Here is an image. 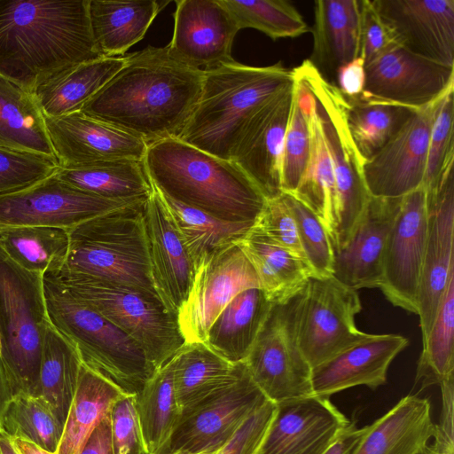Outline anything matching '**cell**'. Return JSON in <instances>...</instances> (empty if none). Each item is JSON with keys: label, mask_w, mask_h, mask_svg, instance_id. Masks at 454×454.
<instances>
[{"label": "cell", "mask_w": 454, "mask_h": 454, "mask_svg": "<svg viewBox=\"0 0 454 454\" xmlns=\"http://www.w3.org/2000/svg\"><path fill=\"white\" fill-rule=\"evenodd\" d=\"M295 76L317 104L325 140L331 157L335 187V222L330 239L333 250L348 239L371 195L363 176L364 161L350 137L343 108V95L308 60L294 68Z\"/></svg>", "instance_id": "cell-9"}, {"label": "cell", "mask_w": 454, "mask_h": 454, "mask_svg": "<svg viewBox=\"0 0 454 454\" xmlns=\"http://www.w3.org/2000/svg\"><path fill=\"white\" fill-rule=\"evenodd\" d=\"M169 364L182 412L234 382L243 365L229 363L204 342H186Z\"/></svg>", "instance_id": "cell-31"}, {"label": "cell", "mask_w": 454, "mask_h": 454, "mask_svg": "<svg viewBox=\"0 0 454 454\" xmlns=\"http://www.w3.org/2000/svg\"><path fill=\"white\" fill-rule=\"evenodd\" d=\"M439 386L442 393V412L439 424H435L433 443L454 451V375L442 381Z\"/></svg>", "instance_id": "cell-54"}, {"label": "cell", "mask_w": 454, "mask_h": 454, "mask_svg": "<svg viewBox=\"0 0 454 454\" xmlns=\"http://www.w3.org/2000/svg\"><path fill=\"white\" fill-rule=\"evenodd\" d=\"M161 4L155 0H90V29L99 54L124 56L144 38Z\"/></svg>", "instance_id": "cell-30"}, {"label": "cell", "mask_w": 454, "mask_h": 454, "mask_svg": "<svg viewBox=\"0 0 454 454\" xmlns=\"http://www.w3.org/2000/svg\"><path fill=\"white\" fill-rule=\"evenodd\" d=\"M434 434L429 400L409 395L368 425L353 454H418Z\"/></svg>", "instance_id": "cell-28"}, {"label": "cell", "mask_w": 454, "mask_h": 454, "mask_svg": "<svg viewBox=\"0 0 454 454\" xmlns=\"http://www.w3.org/2000/svg\"><path fill=\"white\" fill-rule=\"evenodd\" d=\"M367 429L368 425L358 428L351 422L323 454H353Z\"/></svg>", "instance_id": "cell-56"}, {"label": "cell", "mask_w": 454, "mask_h": 454, "mask_svg": "<svg viewBox=\"0 0 454 454\" xmlns=\"http://www.w3.org/2000/svg\"><path fill=\"white\" fill-rule=\"evenodd\" d=\"M273 304L259 286L239 292L213 321L203 342L232 364L244 362Z\"/></svg>", "instance_id": "cell-29"}, {"label": "cell", "mask_w": 454, "mask_h": 454, "mask_svg": "<svg viewBox=\"0 0 454 454\" xmlns=\"http://www.w3.org/2000/svg\"><path fill=\"white\" fill-rule=\"evenodd\" d=\"M437 100L415 111L395 136L364 161L363 176L371 196L400 198L423 185Z\"/></svg>", "instance_id": "cell-18"}, {"label": "cell", "mask_w": 454, "mask_h": 454, "mask_svg": "<svg viewBox=\"0 0 454 454\" xmlns=\"http://www.w3.org/2000/svg\"><path fill=\"white\" fill-rule=\"evenodd\" d=\"M281 196L294 217L305 260L315 276H333V249L324 225L294 195L283 192Z\"/></svg>", "instance_id": "cell-48"}, {"label": "cell", "mask_w": 454, "mask_h": 454, "mask_svg": "<svg viewBox=\"0 0 454 454\" xmlns=\"http://www.w3.org/2000/svg\"><path fill=\"white\" fill-rule=\"evenodd\" d=\"M454 273L440 301L431 329L423 341L415 384L420 390L454 375Z\"/></svg>", "instance_id": "cell-43"}, {"label": "cell", "mask_w": 454, "mask_h": 454, "mask_svg": "<svg viewBox=\"0 0 454 454\" xmlns=\"http://www.w3.org/2000/svg\"><path fill=\"white\" fill-rule=\"evenodd\" d=\"M221 1L232 16L239 30L254 28L272 40L298 37L310 30L298 10L288 1Z\"/></svg>", "instance_id": "cell-44"}, {"label": "cell", "mask_w": 454, "mask_h": 454, "mask_svg": "<svg viewBox=\"0 0 454 454\" xmlns=\"http://www.w3.org/2000/svg\"><path fill=\"white\" fill-rule=\"evenodd\" d=\"M418 454H454V452L447 451L433 443L427 445Z\"/></svg>", "instance_id": "cell-60"}, {"label": "cell", "mask_w": 454, "mask_h": 454, "mask_svg": "<svg viewBox=\"0 0 454 454\" xmlns=\"http://www.w3.org/2000/svg\"><path fill=\"white\" fill-rule=\"evenodd\" d=\"M276 405L255 454H323L351 423L328 397L310 395Z\"/></svg>", "instance_id": "cell-21"}, {"label": "cell", "mask_w": 454, "mask_h": 454, "mask_svg": "<svg viewBox=\"0 0 454 454\" xmlns=\"http://www.w3.org/2000/svg\"><path fill=\"white\" fill-rule=\"evenodd\" d=\"M160 195L196 270L212 254L231 243L239 242L254 227L252 223L228 222L215 218L200 209L160 193Z\"/></svg>", "instance_id": "cell-40"}, {"label": "cell", "mask_w": 454, "mask_h": 454, "mask_svg": "<svg viewBox=\"0 0 454 454\" xmlns=\"http://www.w3.org/2000/svg\"><path fill=\"white\" fill-rule=\"evenodd\" d=\"M293 92L294 85L267 101L248 119L231 158L267 200L283 193L280 163Z\"/></svg>", "instance_id": "cell-19"}, {"label": "cell", "mask_w": 454, "mask_h": 454, "mask_svg": "<svg viewBox=\"0 0 454 454\" xmlns=\"http://www.w3.org/2000/svg\"><path fill=\"white\" fill-rule=\"evenodd\" d=\"M144 164L160 194L215 218L256 223L267 199L231 160H226L177 138L147 146Z\"/></svg>", "instance_id": "cell-3"}, {"label": "cell", "mask_w": 454, "mask_h": 454, "mask_svg": "<svg viewBox=\"0 0 454 454\" xmlns=\"http://www.w3.org/2000/svg\"><path fill=\"white\" fill-rule=\"evenodd\" d=\"M259 286L254 266L239 242L205 259L196 270L189 295L177 313L185 342H203L223 309L239 292Z\"/></svg>", "instance_id": "cell-13"}, {"label": "cell", "mask_w": 454, "mask_h": 454, "mask_svg": "<svg viewBox=\"0 0 454 454\" xmlns=\"http://www.w3.org/2000/svg\"><path fill=\"white\" fill-rule=\"evenodd\" d=\"M294 297L273 304L244 361L253 381L275 404L313 395L311 367L294 330Z\"/></svg>", "instance_id": "cell-11"}, {"label": "cell", "mask_w": 454, "mask_h": 454, "mask_svg": "<svg viewBox=\"0 0 454 454\" xmlns=\"http://www.w3.org/2000/svg\"><path fill=\"white\" fill-rule=\"evenodd\" d=\"M124 394L82 363L58 454H80L93 430Z\"/></svg>", "instance_id": "cell-38"}, {"label": "cell", "mask_w": 454, "mask_h": 454, "mask_svg": "<svg viewBox=\"0 0 454 454\" xmlns=\"http://www.w3.org/2000/svg\"><path fill=\"white\" fill-rule=\"evenodd\" d=\"M199 101L177 139L231 160L239 133L267 101L294 83L281 61L252 67L234 59L204 69Z\"/></svg>", "instance_id": "cell-4"}, {"label": "cell", "mask_w": 454, "mask_h": 454, "mask_svg": "<svg viewBox=\"0 0 454 454\" xmlns=\"http://www.w3.org/2000/svg\"><path fill=\"white\" fill-rule=\"evenodd\" d=\"M427 226V192L422 185L401 198L386 243L379 287L394 306L414 314H417Z\"/></svg>", "instance_id": "cell-16"}, {"label": "cell", "mask_w": 454, "mask_h": 454, "mask_svg": "<svg viewBox=\"0 0 454 454\" xmlns=\"http://www.w3.org/2000/svg\"><path fill=\"white\" fill-rule=\"evenodd\" d=\"M392 36L372 0H360V57L364 65L392 45Z\"/></svg>", "instance_id": "cell-53"}, {"label": "cell", "mask_w": 454, "mask_h": 454, "mask_svg": "<svg viewBox=\"0 0 454 454\" xmlns=\"http://www.w3.org/2000/svg\"><path fill=\"white\" fill-rule=\"evenodd\" d=\"M281 195L267 200L254 228L272 242L305 260L294 217Z\"/></svg>", "instance_id": "cell-51"}, {"label": "cell", "mask_w": 454, "mask_h": 454, "mask_svg": "<svg viewBox=\"0 0 454 454\" xmlns=\"http://www.w3.org/2000/svg\"><path fill=\"white\" fill-rule=\"evenodd\" d=\"M135 399L147 452L161 454L182 415L169 362L154 372Z\"/></svg>", "instance_id": "cell-41"}, {"label": "cell", "mask_w": 454, "mask_h": 454, "mask_svg": "<svg viewBox=\"0 0 454 454\" xmlns=\"http://www.w3.org/2000/svg\"><path fill=\"white\" fill-rule=\"evenodd\" d=\"M204 71L175 59L168 46L124 55L121 68L81 108L147 145L177 138L200 96Z\"/></svg>", "instance_id": "cell-1"}, {"label": "cell", "mask_w": 454, "mask_h": 454, "mask_svg": "<svg viewBox=\"0 0 454 454\" xmlns=\"http://www.w3.org/2000/svg\"><path fill=\"white\" fill-rule=\"evenodd\" d=\"M408 345L399 334L366 335L311 369L313 395H332L356 386L376 389L387 381L394 358Z\"/></svg>", "instance_id": "cell-26"}, {"label": "cell", "mask_w": 454, "mask_h": 454, "mask_svg": "<svg viewBox=\"0 0 454 454\" xmlns=\"http://www.w3.org/2000/svg\"><path fill=\"white\" fill-rule=\"evenodd\" d=\"M268 401L243 362L234 382L182 412L161 454H215Z\"/></svg>", "instance_id": "cell-12"}, {"label": "cell", "mask_w": 454, "mask_h": 454, "mask_svg": "<svg viewBox=\"0 0 454 454\" xmlns=\"http://www.w3.org/2000/svg\"><path fill=\"white\" fill-rule=\"evenodd\" d=\"M0 454H19L14 448L11 437L0 433Z\"/></svg>", "instance_id": "cell-59"}, {"label": "cell", "mask_w": 454, "mask_h": 454, "mask_svg": "<svg viewBox=\"0 0 454 454\" xmlns=\"http://www.w3.org/2000/svg\"><path fill=\"white\" fill-rule=\"evenodd\" d=\"M239 243L255 270L260 287L274 303L288 301L315 276L305 260L272 242L254 227Z\"/></svg>", "instance_id": "cell-36"}, {"label": "cell", "mask_w": 454, "mask_h": 454, "mask_svg": "<svg viewBox=\"0 0 454 454\" xmlns=\"http://www.w3.org/2000/svg\"><path fill=\"white\" fill-rule=\"evenodd\" d=\"M131 205L136 204L106 200L75 189L55 173L29 186L0 194V227L47 226L69 231L90 219Z\"/></svg>", "instance_id": "cell-14"}, {"label": "cell", "mask_w": 454, "mask_h": 454, "mask_svg": "<svg viewBox=\"0 0 454 454\" xmlns=\"http://www.w3.org/2000/svg\"><path fill=\"white\" fill-rule=\"evenodd\" d=\"M0 356H1V340H0Z\"/></svg>", "instance_id": "cell-61"}, {"label": "cell", "mask_w": 454, "mask_h": 454, "mask_svg": "<svg viewBox=\"0 0 454 454\" xmlns=\"http://www.w3.org/2000/svg\"><path fill=\"white\" fill-rule=\"evenodd\" d=\"M0 147L56 159L33 93L1 76Z\"/></svg>", "instance_id": "cell-35"}, {"label": "cell", "mask_w": 454, "mask_h": 454, "mask_svg": "<svg viewBox=\"0 0 454 454\" xmlns=\"http://www.w3.org/2000/svg\"><path fill=\"white\" fill-rule=\"evenodd\" d=\"M361 97L419 111L454 86V67L413 54L393 43L364 65Z\"/></svg>", "instance_id": "cell-15"}, {"label": "cell", "mask_w": 454, "mask_h": 454, "mask_svg": "<svg viewBox=\"0 0 454 454\" xmlns=\"http://www.w3.org/2000/svg\"><path fill=\"white\" fill-rule=\"evenodd\" d=\"M0 247L22 269L43 276L53 275L66 263L69 231L47 226L0 227Z\"/></svg>", "instance_id": "cell-39"}, {"label": "cell", "mask_w": 454, "mask_h": 454, "mask_svg": "<svg viewBox=\"0 0 454 454\" xmlns=\"http://www.w3.org/2000/svg\"><path fill=\"white\" fill-rule=\"evenodd\" d=\"M44 121L60 168L117 159L143 160L148 146L140 137L81 111L44 116Z\"/></svg>", "instance_id": "cell-23"}, {"label": "cell", "mask_w": 454, "mask_h": 454, "mask_svg": "<svg viewBox=\"0 0 454 454\" xmlns=\"http://www.w3.org/2000/svg\"><path fill=\"white\" fill-rule=\"evenodd\" d=\"M198 454H208V453H198Z\"/></svg>", "instance_id": "cell-62"}, {"label": "cell", "mask_w": 454, "mask_h": 454, "mask_svg": "<svg viewBox=\"0 0 454 454\" xmlns=\"http://www.w3.org/2000/svg\"><path fill=\"white\" fill-rule=\"evenodd\" d=\"M109 419L113 454H148L135 395L119 398L111 408Z\"/></svg>", "instance_id": "cell-50"}, {"label": "cell", "mask_w": 454, "mask_h": 454, "mask_svg": "<svg viewBox=\"0 0 454 454\" xmlns=\"http://www.w3.org/2000/svg\"><path fill=\"white\" fill-rule=\"evenodd\" d=\"M364 83V61L361 57L344 64L337 70L335 85L346 98H356L362 96Z\"/></svg>", "instance_id": "cell-55"}, {"label": "cell", "mask_w": 454, "mask_h": 454, "mask_svg": "<svg viewBox=\"0 0 454 454\" xmlns=\"http://www.w3.org/2000/svg\"><path fill=\"white\" fill-rule=\"evenodd\" d=\"M308 59L335 85L337 70L360 57V0H317Z\"/></svg>", "instance_id": "cell-27"}, {"label": "cell", "mask_w": 454, "mask_h": 454, "mask_svg": "<svg viewBox=\"0 0 454 454\" xmlns=\"http://www.w3.org/2000/svg\"><path fill=\"white\" fill-rule=\"evenodd\" d=\"M310 146L305 86L294 75L293 101L280 163L283 192L293 194L297 189L309 163Z\"/></svg>", "instance_id": "cell-46"}, {"label": "cell", "mask_w": 454, "mask_h": 454, "mask_svg": "<svg viewBox=\"0 0 454 454\" xmlns=\"http://www.w3.org/2000/svg\"><path fill=\"white\" fill-rule=\"evenodd\" d=\"M57 176L84 192L130 204L145 203L153 192L143 160L117 159L59 168Z\"/></svg>", "instance_id": "cell-32"}, {"label": "cell", "mask_w": 454, "mask_h": 454, "mask_svg": "<svg viewBox=\"0 0 454 454\" xmlns=\"http://www.w3.org/2000/svg\"><path fill=\"white\" fill-rule=\"evenodd\" d=\"M90 0H0V76L33 93L58 73L102 56Z\"/></svg>", "instance_id": "cell-2"}, {"label": "cell", "mask_w": 454, "mask_h": 454, "mask_svg": "<svg viewBox=\"0 0 454 454\" xmlns=\"http://www.w3.org/2000/svg\"><path fill=\"white\" fill-rule=\"evenodd\" d=\"M63 429L46 405L27 395L13 396L2 420V433L32 442L53 453L58 451Z\"/></svg>", "instance_id": "cell-45"}, {"label": "cell", "mask_w": 454, "mask_h": 454, "mask_svg": "<svg viewBox=\"0 0 454 454\" xmlns=\"http://www.w3.org/2000/svg\"><path fill=\"white\" fill-rule=\"evenodd\" d=\"M144 225L155 290L166 307L177 315L189 295L196 268L155 189L144 206Z\"/></svg>", "instance_id": "cell-24"}, {"label": "cell", "mask_w": 454, "mask_h": 454, "mask_svg": "<svg viewBox=\"0 0 454 454\" xmlns=\"http://www.w3.org/2000/svg\"><path fill=\"white\" fill-rule=\"evenodd\" d=\"M304 86L311 137L310 154L306 171L292 195L317 216L330 239L335 222V187L333 165L325 140L316 98L305 84Z\"/></svg>", "instance_id": "cell-37"}, {"label": "cell", "mask_w": 454, "mask_h": 454, "mask_svg": "<svg viewBox=\"0 0 454 454\" xmlns=\"http://www.w3.org/2000/svg\"><path fill=\"white\" fill-rule=\"evenodd\" d=\"M176 5L173 35L167 45L175 59L202 70L233 60L239 28L221 0H177Z\"/></svg>", "instance_id": "cell-22"}, {"label": "cell", "mask_w": 454, "mask_h": 454, "mask_svg": "<svg viewBox=\"0 0 454 454\" xmlns=\"http://www.w3.org/2000/svg\"><path fill=\"white\" fill-rule=\"evenodd\" d=\"M277 405L270 401L252 413L215 454H255L270 427Z\"/></svg>", "instance_id": "cell-52"}, {"label": "cell", "mask_w": 454, "mask_h": 454, "mask_svg": "<svg viewBox=\"0 0 454 454\" xmlns=\"http://www.w3.org/2000/svg\"><path fill=\"white\" fill-rule=\"evenodd\" d=\"M82 360L74 345L50 322L45 328L38 380L32 396L63 427L76 392Z\"/></svg>", "instance_id": "cell-34"}, {"label": "cell", "mask_w": 454, "mask_h": 454, "mask_svg": "<svg viewBox=\"0 0 454 454\" xmlns=\"http://www.w3.org/2000/svg\"><path fill=\"white\" fill-rule=\"evenodd\" d=\"M58 160L0 147V194L29 186L55 174Z\"/></svg>", "instance_id": "cell-49"}, {"label": "cell", "mask_w": 454, "mask_h": 454, "mask_svg": "<svg viewBox=\"0 0 454 454\" xmlns=\"http://www.w3.org/2000/svg\"><path fill=\"white\" fill-rule=\"evenodd\" d=\"M12 398V395L8 383L6 372L0 356V433H2L3 416Z\"/></svg>", "instance_id": "cell-57"}, {"label": "cell", "mask_w": 454, "mask_h": 454, "mask_svg": "<svg viewBox=\"0 0 454 454\" xmlns=\"http://www.w3.org/2000/svg\"><path fill=\"white\" fill-rule=\"evenodd\" d=\"M453 163L427 192V240L417 297V315L422 340L427 336L435 314L454 273V175Z\"/></svg>", "instance_id": "cell-17"}, {"label": "cell", "mask_w": 454, "mask_h": 454, "mask_svg": "<svg viewBox=\"0 0 454 454\" xmlns=\"http://www.w3.org/2000/svg\"><path fill=\"white\" fill-rule=\"evenodd\" d=\"M144 206L124 207L69 230L70 247L59 272L155 290L144 225Z\"/></svg>", "instance_id": "cell-6"}, {"label": "cell", "mask_w": 454, "mask_h": 454, "mask_svg": "<svg viewBox=\"0 0 454 454\" xmlns=\"http://www.w3.org/2000/svg\"><path fill=\"white\" fill-rule=\"evenodd\" d=\"M124 56L102 57L65 69L38 85L33 95L46 117L78 112L123 66Z\"/></svg>", "instance_id": "cell-33"}, {"label": "cell", "mask_w": 454, "mask_h": 454, "mask_svg": "<svg viewBox=\"0 0 454 454\" xmlns=\"http://www.w3.org/2000/svg\"><path fill=\"white\" fill-rule=\"evenodd\" d=\"M46 276L137 341L156 370L168 364L186 343L177 315L155 294L64 272Z\"/></svg>", "instance_id": "cell-8"}, {"label": "cell", "mask_w": 454, "mask_h": 454, "mask_svg": "<svg viewBox=\"0 0 454 454\" xmlns=\"http://www.w3.org/2000/svg\"><path fill=\"white\" fill-rule=\"evenodd\" d=\"M12 444L19 454H58L51 452L35 443L20 438H11Z\"/></svg>", "instance_id": "cell-58"}, {"label": "cell", "mask_w": 454, "mask_h": 454, "mask_svg": "<svg viewBox=\"0 0 454 454\" xmlns=\"http://www.w3.org/2000/svg\"><path fill=\"white\" fill-rule=\"evenodd\" d=\"M395 43L454 67V0H372Z\"/></svg>", "instance_id": "cell-20"}, {"label": "cell", "mask_w": 454, "mask_h": 454, "mask_svg": "<svg viewBox=\"0 0 454 454\" xmlns=\"http://www.w3.org/2000/svg\"><path fill=\"white\" fill-rule=\"evenodd\" d=\"M50 320L82 363L124 395H137L157 371L144 349L110 320L43 276Z\"/></svg>", "instance_id": "cell-5"}, {"label": "cell", "mask_w": 454, "mask_h": 454, "mask_svg": "<svg viewBox=\"0 0 454 454\" xmlns=\"http://www.w3.org/2000/svg\"><path fill=\"white\" fill-rule=\"evenodd\" d=\"M362 309L356 290L333 276L310 277L294 297L299 347L311 369L363 339L355 317Z\"/></svg>", "instance_id": "cell-10"}, {"label": "cell", "mask_w": 454, "mask_h": 454, "mask_svg": "<svg viewBox=\"0 0 454 454\" xmlns=\"http://www.w3.org/2000/svg\"><path fill=\"white\" fill-rule=\"evenodd\" d=\"M50 322L43 276L22 269L0 247L1 359L12 397L35 393Z\"/></svg>", "instance_id": "cell-7"}, {"label": "cell", "mask_w": 454, "mask_h": 454, "mask_svg": "<svg viewBox=\"0 0 454 454\" xmlns=\"http://www.w3.org/2000/svg\"><path fill=\"white\" fill-rule=\"evenodd\" d=\"M401 198L371 196L348 239L333 250V277L354 290L380 287L388 233Z\"/></svg>", "instance_id": "cell-25"}, {"label": "cell", "mask_w": 454, "mask_h": 454, "mask_svg": "<svg viewBox=\"0 0 454 454\" xmlns=\"http://www.w3.org/2000/svg\"><path fill=\"white\" fill-rule=\"evenodd\" d=\"M343 108L350 137L364 161L378 153L415 112L361 96H343Z\"/></svg>", "instance_id": "cell-42"}, {"label": "cell", "mask_w": 454, "mask_h": 454, "mask_svg": "<svg viewBox=\"0 0 454 454\" xmlns=\"http://www.w3.org/2000/svg\"><path fill=\"white\" fill-rule=\"evenodd\" d=\"M454 86L437 100L431 125L423 186L436 185L445 168L454 162Z\"/></svg>", "instance_id": "cell-47"}]
</instances>
